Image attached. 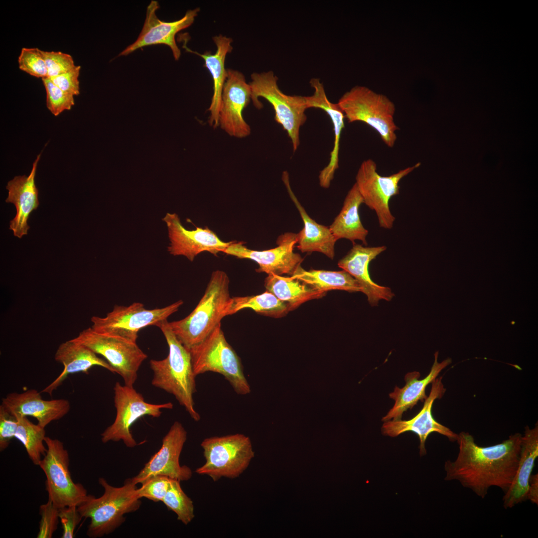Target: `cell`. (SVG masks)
<instances>
[{"label": "cell", "mask_w": 538, "mask_h": 538, "mask_svg": "<svg viewBox=\"0 0 538 538\" xmlns=\"http://www.w3.org/2000/svg\"><path fill=\"white\" fill-rule=\"evenodd\" d=\"M310 84L314 91L312 95L306 96L307 108H314L323 110L330 117L333 127L334 141L330 160L319 175L320 185L327 188L339 167L340 141L342 131L345 127V117L338 104L333 103L328 100L324 86L319 78H312Z\"/></svg>", "instance_id": "d4e9b609"}, {"label": "cell", "mask_w": 538, "mask_h": 538, "mask_svg": "<svg viewBox=\"0 0 538 538\" xmlns=\"http://www.w3.org/2000/svg\"><path fill=\"white\" fill-rule=\"evenodd\" d=\"M40 156L41 154L37 156L28 176H15L6 186L8 196L5 202L13 204L16 210L15 217L10 221L9 229L19 239L27 234L30 228L27 224L30 214L39 205L35 178Z\"/></svg>", "instance_id": "7402d4cb"}, {"label": "cell", "mask_w": 538, "mask_h": 538, "mask_svg": "<svg viewBox=\"0 0 538 538\" xmlns=\"http://www.w3.org/2000/svg\"><path fill=\"white\" fill-rule=\"evenodd\" d=\"M46 93V107L55 116L65 110H70L75 104L74 96L55 85L48 77L41 79Z\"/></svg>", "instance_id": "e575fe53"}, {"label": "cell", "mask_w": 538, "mask_h": 538, "mask_svg": "<svg viewBox=\"0 0 538 538\" xmlns=\"http://www.w3.org/2000/svg\"><path fill=\"white\" fill-rule=\"evenodd\" d=\"M225 272H212L203 296L186 317L169 322L177 339L189 350L203 341L228 315L231 301Z\"/></svg>", "instance_id": "3957f363"}, {"label": "cell", "mask_w": 538, "mask_h": 538, "mask_svg": "<svg viewBox=\"0 0 538 538\" xmlns=\"http://www.w3.org/2000/svg\"><path fill=\"white\" fill-rule=\"evenodd\" d=\"M282 179L304 224V227L297 233L296 247L302 253L319 252L333 259L337 240L329 228L317 223L308 215L291 190L286 171L283 172Z\"/></svg>", "instance_id": "4316f807"}, {"label": "cell", "mask_w": 538, "mask_h": 538, "mask_svg": "<svg viewBox=\"0 0 538 538\" xmlns=\"http://www.w3.org/2000/svg\"><path fill=\"white\" fill-rule=\"evenodd\" d=\"M420 165V162L417 163L387 176L378 173L376 163L372 159L363 161L360 165L355 183L364 203L376 213L380 227L393 228L395 217L390 209V200L399 194L401 179Z\"/></svg>", "instance_id": "30bf717a"}, {"label": "cell", "mask_w": 538, "mask_h": 538, "mask_svg": "<svg viewBox=\"0 0 538 538\" xmlns=\"http://www.w3.org/2000/svg\"><path fill=\"white\" fill-rule=\"evenodd\" d=\"M291 276L313 288L326 292L334 289L363 292L358 281L347 271L303 269L298 267Z\"/></svg>", "instance_id": "4dcf8cb0"}, {"label": "cell", "mask_w": 538, "mask_h": 538, "mask_svg": "<svg viewBox=\"0 0 538 538\" xmlns=\"http://www.w3.org/2000/svg\"><path fill=\"white\" fill-rule=\"evenodd\" d=\"M113 389L116 416L114 422L101 434L103 443L122 440L128 447H135L137 444L131 433L132 425L145 415L158 417L162 413V409H172L173 407L171 402L148 403L134 387L122 385L119 382L116 383Z\"/></svg>", "instance_id": "7c38bea8"}, {"label": "cell", "mask_w": 538, "mask_h": 538, "mask_svg": "<svg viewBox=\"0 0 538 538\" xmlns=\"http://www.w3.org/2000/svg\"><path fill=\"white\" fill-rule=\"evenodd\" d=\"M80 69V65H76L66 73L49 78L63 91L74 96H77L80 94L79 77Z\"/></svg>", "instance_id": "b9f144b4"}, {"label": "cell", "mask_w": 538, "mask_h": 538, "mask_svg": "<svg viewBox=\"0 0 538 538\" xmlns=\"http://www.w3.org/2000/svg\"><path fill=\"white\" fill-rule=\"evenodd\" d=\"M156 326L162 332L168 346V354L162 360L151 359L149 366L153 376L151 384L172 395L195 421L200 415L195 408L193 395L196 392L189 350L177 339L167 319Z\"/></svg>", "instance_id": "7a4b0ae2"}, {"label": "cell", "mask_w": 538, "mask_h": 538, "mask_svg": "<svg viewBox=\"0 0 538 538\" xmlns=\"http://www.w3.org/2000/svg\"><path fill=\"white\" fill-rule=\"evenodd\" d=\"M0 405L13 415L35 418L37 423L44 428L52 421L63 417L70 409V403L67 400H45L35 389L21 393H9L2 399Z\"/></svg>", "instance_id": "44dd1931"}, {"label": "cell", "mask_w": 538, "mask_h": 538, "mask_svg": "<svg viewBox=\"0 0 538 538\" xmlns=\"http://www.w3.org/2000/svg\"><path fill=\"white\" fill-rule=\"evenodd\" d=\"M201 446L205 462L195 472L208 476L215 482L223 477H239L254 457L251 439L243 434L208 437Z\"/></svg>", "instance_id": "ba28073f"}, {"label": "cell", "mask_w": 538, "mask_h": 538, "mask_svg": "<svg viewBox=\"0 0 538 538\" xmlns=\"http://www.w3.org/2000/svg\"><path fill=\"white\" fill-rule=\"evenodd\" d=\"M189 350L196 376L208 372L217 373L224 377L237 394L251 392L241 359L226 340L221 324Z\"/></svg>", "instance_id": "8992f818"}, {"label": "cell", "mask_w": 538, "mask_h": 538, "mask_svg": "<svg viewBox=\"0 0 538 538\" xmlns=\"http://www.w3.org/2000/svg\"><path fill=\"white\" fill-rule=\"evenodd\" d=\"M245 308H250L261 315L276 318L282 317L291 311L287 303L268 290L256 295L232 297L228 315Z\"/></svg>", "instance_id": "1f68e13d"}, {"label": "cell", "mask_w": 538, "mask_h": 538, "mask_svg": "<svg viewBox=\"0 0 538 538\" xmlns=\"http://www.w3.org/2000/svg\"><path fill=\"white\" fill-rule=\"evenodd\" d=\"M445 391L442 382V377L436 378L431 383L430 393L425 400L420 411L413 418L407 420L401 419L384 421L381 428L383 434L394 437L408 431L416 434L419 440L421 456L426 453L425 443L431 433L437 432L446 436L451 441H456L458 434L437 422L432 414L434 401L441 398Z\"/></svg>", "instance_id": "2e32d148"}, {"label": "cell", "mask_w": 538, "mask_h": 538, "mask_svg": "<svg viewBox=\"0 0 538 538\" xmlns=\"http://www.w3.org/2000/svg\"><path fill=\"white\" fill-rule=\"evenodd\" d=\"M538 457V425L533 428L527 426L522 437L518 469L513 481L504 493L503 498L505 509L512 508L527 500L529 480Z\"/></svg>", "instance_id": "484cf974"}, {"label": "cell", "mask_w": 538, "mask_h": 538, "mask_svg": "<svg viewBox=\"0 0 538 538\" xmlns=\"http://www.w3.org/2000/svg\"><path fill=\"white\" fill-rule=\"evenodd\" d=\"M19 68L36 78L47 77V69L41 50L37 48L21 49L18 57Z\"/></svg>", "instance_id": "d590c367"}, {"label": "cell", "mask_w": 538, "mask_h": 538, "mask_svg": "<svg viewBox=\"0 0 538 538\" xmlns=\"http://www.w3.org/2000/svg\"><path fill=\"white\" fill-rule=\"evenodd\" d=\"M527 500L538 505V474L531 476L527 493Z\"/></svg>", "instance_id": "7bdbcfd3"}, {"label": "cell", "mask_w": 538, "mask_h": 538, "mask_svg": "<svg viewBox=\"0 0 538 538\" xmlns=\"http://www.w3.org/2000/svg\"><path fill=\"white\" fill-rule=\"evenodd\" d=\"M41 53L46 65L48 78L66 73L76 66L72 56L69 54L42 50Z\"/></svg>", "instance_id": "74e56055"}, {"label": "cell", "mask_w": 538, "mask_h": 538, "mask_svg": "<svg viewBox=\"0 0 538 538\" xmlns=\"http://www.w3.org/2000/svg\"><path fill=\"white\" fill-rule=\"evenodd\" d=\"M251 89L244 75L237 70H227L221 96L219 126L231 136L244 138L251 133L243 112L251 100Z\"/></svg>", "instance_id": "e0dca14e"}, {"label": "cell", "mask_w": 538, "mask_h": 538, "mask_svg": "<svg viewBox=\"0 0 538 538\" xmlns=\"http://www.w3.org/2000/svg\"><path fill=\"white\" fill-rule=\"evenodd\" d=\"M438 352L434 354V361L429 374L423 379H419L420 373L417 371L407 373L404 376L405 384L400 388L396 386L393 392L389 394L394 401V404L384 416L382 420L401 419L403 413L411 409L418 401L423 402L426 399L425 389L438 376L440 372L450 364L452 360L447 358L440 363L437 361Z\"/></svg>", "instance_id": "603a6c76"}, {"label": "cell", "mask_w": 538, "mask_h": 538, "mask_svg": "<svg viewBox=\"0 0 538 538\" xmlns=\"http://www.w3.org/2000/svg\"><path fill=\"white\" fill-rule=\"evenodd\" d=\"M18 420L17 428L15 437L24 446L32 463L39 465L47 451L45 438V428L30 421L27 416L14 415Z\"/></svg>", "instance_id": "d6a6232c"}, {"label": "cell", "mask_w": 538, "mask_h": 538, "mask_svg": "<svg viewBox=\"0 0 538 538\" xmlns=\"http://www.w3.org/2000/svg\"><path fill=\"white\" fill-rule=\"evenodd\" d=\"M265 286L267 290L287 303L291 311L306 301L321 298L326 294L291 276L273 274H268Z\"/></svg>", "instance_id": "f546056e"}, {"label": "cell", "mask_w": 538, "mask_h": 538, "mask_svg": "<svg viewBox=\"0 0 538 538\" xmlns=\"http://www.w3.org/2000/svg\"><path fill=\"white\" fill-rule=\"evenodd\" d=\"M159 7L157 1H151L147 7L145 20L138 37L135 42L121 52L119 56L127 55L144 46L164 44L170 48L176 60L179 59L181 52L176 43L175 35L193 23L200 8L197 7L187 10L184 16L179 20L165 22L159 20L156 15Z\"/></svg>", "instance_id": "d6986e66"}, {"label": "cell", "mask_w": 538, "mask_h": 538, "mask_svg": "<svg viewBox=\"0 0 538 538\" xmlns=\"http://www.w3.org/2000/svg\"><path fill=\"white\" fill-rule=\"evenodd\" d=\"M72 339L103 356L123 378L125 385L130 387H134L138 370L147 358L136 342L98 332L91 327L82 331Z\"/></svg>", "instance_id": "8fae6325"}, {"label": "cell", "mask_w": 538, "mask_h": 538, "mask_svg": "<svg viewBox=\"0 0 538 538\" xmlns=\"http://www.w3.org/2000/svg\"><path fill=\"white\" fill-rule=\"evenodd\" d=\"M45 455L38 466L45 477V488L50 500L58 508L78 506L88 498L86 489L73 481L69 469V456L62 442L46 436Z\"/></svg>", "instance_id": "9c48e42d"}, {"label": "cell", "mask_w": 538, "mask_h": 538, "mask_svg": "<svg viewBox=\"0 0 538 538\" xmlns=\"http://www.w3.org/2000/svg\"><path fill=\"white\" fill-rule=\"evenodd\" d=\"M167 225L170 242L168 251L173 256H183L193 261L200 253L208 252L214 255L223 251L232 242L222 241L208 227L188 230L176 213H167L162 219Z\"/></svg>", "instance_id": "ac0fdd59"}, {"label": "cell", "mask_w": 538, "mask_h": 538, "mask_svg": "<svg viewBox=\"0 0 538 538\" xmlns=\"http://www.w3.org/2000/svg\"><path fill=\"white\" fill-rule=\"evenodd\" d=\"M187 437V431L182 423L175 421L163 437L159 450L151 457L138 474L131 478L133 482L136 485L156 475L179 481L189 480L192 476L191 469L179 463L180 455Z\"/></svg>", "instance_id": "9a60e30c"}, {"label": "cell", "mask_w": 538, "mask_h": 538, "mask_svg": "<svg viewBox=\"0 0 538 538\" xmlns=\"http://www.w3.org/2000/svg\"><path fill=\"white\" fill-rule=\"evenodd\" d=\"M179 300L167 306L148 309L140 302L129 306L115 305L105 317L94 316L91 327L94 330L116 335L136 342L139 331L145 327L154 325L166 320L177 311L183 304Z\"/></svg>", "instance_id": "4fadbf2b"}, {"label": "cell", "mask_w": 538, "mask_h": 538, "mask_svg": "<svg viewBox=\"0 0 538 538\" xmlns=\"http://www.w3.org/2000/svg\"><path fill=\"white\" fill-rule=\"evenodd\" d=\"M297 242V234L287 232L278 237L277 246L273 249L253 250L247 248L243 242H232L223 253L255 262L259 266L257 272L292 275L303 260L299 254L293 252Z\"/></svg>", "instance_id": "5bb4252c"}, {"label": "cell", "mask_w": 538, "mask_h": 538, "mask_svg": "<svg viewBox=\"0 0 538 538\" xmlns=\"http://www.w3.org/2000/svg\"><path fill=\"white\" fill-rule=\"evenodd\" d=\"M98 482L104 489L103 495L97 498L89 495L78 506L82 517L90 519L87 535L92 538L115 531L125 521L124 515L137 511L141 505L137 488L131 478L120 487L110 485L103 478H100Z\"/></svg>", "instance_id": "277c9868"}, {"label": "cell", "mask_w": 538, "mask_h": 538, "mask_svg": "<svg viewBox=\"0 0 538 538\" xmlns=\"http://www.w3.org/2000/svg\"><path fill=\"white\" fill-rule=\"evenodd\" d=\"M18 420L13 415L0 405V450L7 448L11 440L15 437Z\"/></svg>", "instance_id": "ab89813d"}, {"label": "cell", "mask_w": 538, "mask_h": 538, "mask_svg": "<svg viewBox=\"0 0 538 538\" xmlns=\"http://www.w3.org/2000/svg\"><path fill=\"white\" fill-rule=\"evenodd\" d=\"M55 360L61 363L64 369L60 374L41 393L51 396L53 392L60 386L68 375L77 373L87 374L94 366L102 367L113 373L114 369L104 359L84 345L72 339L60 344L54 356Z\"/></svg>", "instance_id": "cb8c5ba5"}, {"label": "cell", "mask_w": 538, "mask_h": 538, "mask_svg": "<svg viewBox=\"0 0 538 538\" xmlns=\"http://www.w3.org/2000/svg\"><path fill=\"white\" fill-rule=\"evenodd\" d=\"M251 79L249 85L254 106L259 109L263 107L259 98L265 99L272 105L275 121L286 132L293 150L296 151L300 144V128L307 119L306 97L284 94L277 85V77L271 71L254 73Z\"/></svg>", "instance_id": "52a82bcc"}, {"label": "cell", "mask_w": 538, "mask_h": 538, "mask_svg": "<svg viewBox=\"0 0 538 538\" xmlns=\"http://www.w3.org/2000/svg\"><path fill=\"white\" fill-rule=\"evenodd\" d=\"M522 437L516 433L501 443L483 447L475 443L469 432H460L456 440L457 457L444 464L445 480L458 481L482 499L491 487H497L505 493L518 469Z\"/></svg>", "instance_id": "6da1fadb"}, {"label": "cell", "mask_w": 538, "mask_h": 538, "mask_svg": "<svg viewBox=\"0 0 538 538\" xmlns=\"http://www.w3.org/2000/svg\"><path fill=\"white\" fill-rule=\"evenodd\" d=\"M348 253L340 259L338 266L348 272L360 283L363 292L372 306H377L380 300L390 301L395 296L391 289L374 282L369 273V265L384 252L385 246L367 247L356 243Z\"/></svg>", "instance_id": "ffe728a7"}, {"label": "cell", "mask_w": 538, "mask_h": 538, "mask_svg": "<svg viewBox=\"0 0 538 538\" xmlns=\"http://www.w3.org/2000/svg\"><path fill=\"white\" fill-rule=\"evenodd\" d=\"M362 203L363 199L355 183L348 191L340 213L329 227L337 241L345 239L354 244L359 240L367 245L368 231L363 226L359 213Z\"/></svg>", "instance_id": "f1b7e54d"}, {"label": "cell", "mask_w": 538, "mask_h": 538, "mask_svg": "<svg viewBox=\"0 0 538 538\" xmlns=\"http://www.w3.org/2000/svg\"><path fill=\"white\" fill-rule=\"evenodd\" d=\"M59 518L62 528L61 538H74L75 530L83 518L78 506H71L60 508Z\"/></svg>", "instance_id": "60d3db41"}, {"label": "cell", "mask_w": 538, "mask_h": 538, "mask_svg": "<svg viewBox=\"0 0 538 538\" xmlns=\"http://www.w3.org/2000/svg\"><path fill=\"white\" fill-rule=\"evenodd\" d=\"M171 478L162 475L150 477L144 480L137 489L138 496L154 502L162 501L170 484Z\"/></svg>", "instance_id": "8d00e7d4"}, {"label": "cell", "mask_w": 538, "mask_h": 538, "mask_svg": "<svg viewBox=\"0 0 538 538\" xmlns=\"http://www.w3.org/2000/svg\"><path fill=\"white\" fill-rule=\"evenodd\" d=\"M349 123L361 122L373 128L386 145L394 146L399 129L394 116L396 107L386 96L363 86L345 93L337 103Z\"/></svg>", "instance_id": "5b68a950"}, {"label": "cell", "mask_w": 538, "mask_h": 538, "mask_svg": "<svg viewBox=\"0 0 538 538\" xmlns=\"http://www.w3.org/2000/svg\"><path fill=\"white\" fill-rule=\"evenodd\" d=\"M179 481L171 479L168 490L162 502L177 515L183 524H189L195 517L192 501L182 489Z\"/></svg>", "instance_id": "836d02e7"}, {"label": "cell", "mask_w": 538, "mask_h": 538, "mask_svg": "<svg viewBox=\"0 0 538 538\" xmlns=\"http://www.w3.org/2000/svg\"><path fill=\"white\" fill-rule=\"evenodd\" d=\"M216 45L217 50L214 54L206 52L201 54L193 51L188 48L185 44L183 48L189 52L194 53L202 57L205 61L204 66L210 71L213 80V94L210 106L208 109L210 112L209 123L214 128L219 126V114L221 102V96L223 87L227 76V70L225 68V61L228 53L232 49V39L231 38L220 34L213 38Z\"/></svg>", "instance_id": "83f0119b"}, {"label": "cell", "mask_w": 538, "mask_h": 538, "mask_svg": "<svg viewBox=\"0 0 538 538\" xmlns=\"http://www.w3.org/2000/svg\"><path fill=\"white\" fill-rule=\"evenodd\" d=\"M59 508L50 500L40 505L39 514L41 516L37 538H51L57 528L59 518Z\"/></svg>", "instance_id": "f35d334b"}]
</instances>
